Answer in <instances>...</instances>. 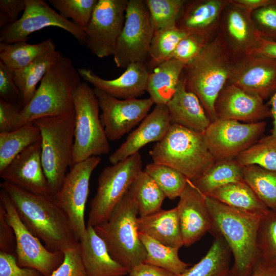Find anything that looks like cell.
<instances>
[{"label": "cell", "instance_id": "obj_1", "mask_svg": "<svg viewBox=\"0 0 276 276\" xmlns=\"http://www.w3.org/2000/svg\"><path fill=\"white\" fill-rule=\"evenodd\" d=\"M0 186L24 223L48 249L63 252L79 242L66 215L51 195L35 194L5 181Z\"/></svg>", "mask_w": 276, "mask_h": 276}, {"label": "cell", "instance_id": "obj_2", "mask_svg": "<svg viewBox=\"0 0 276 276\" xmlns=\"http://www.w3.org/2000/svg\"><path fill=\"white\" fill-rule=\"evenodd\" d=\"M205 201L212 220L210 231L224 239L233 255L229 273L250 276L259 260L258 232L266 213L243 211L209 197L205 196Z\"/></svg>", "mask_w": 276, "mask_h": 276}, {"label": "cell", "instance_id": "obj_3", "mask_svg": "<svg viewBox=\"0 0 276 276\" xmlns=\"http://www.w3.org/2000/svg\"><path fill=\"white\" fill-rule=\"evenodd\" d=\"M234 62L217 34L182 72L181 78L187 89L198 97L211 122L217 119L215 102L229 79Z\"/></svg>", "mask_w": 276, "mask_h": 276}, {"label": "cell", "instance_id": "obj_4", "mask_svg": "<svg viewBox=\"0 0 276 276\" xmlns=\"http://www.w3.org/2000/svg\"><path fill=\"white\" fill-rule=\"evenodd\" d=\"M81 83L71 59L62 55L47 72L30 102L21 109L23 124L74 111V93Z\"/></svg>", "mask_w": 276, "mask_h": 276}, {"label": "cell", "instance_id": "obj_5", "mask_svg": "<svg viewBox=\"0 0 276 276\" xmlns=\"http://www.w3.org/2000/svg\"><path fill=\"white\" fill-rule=\"evenodd\" d=\"M153 163L170 166L192 181L216 161L203 133L171 124L165 136L149 152Z\"/></svg>", "mask_w": 276, "mask_h": 276}, {"label": "cell", "instance_id": "obj_6", "mask_svg": "<svg viewBox=\"0 0 276 276\" xmlns=\"http://www.w3.org/2000/svg\"><path fill=\"white\" fill-rule=\"evenodd\" d=\"M138 206L130 190L125 194L109 218L94 227L109 254L129 270L145 262L147 253L139 237Z\"/></svg>", "mask_w": 276, "mask_h": 276}, {"label": "cell", "instance_id": "obj_7", "mask_svg": "<svg viewBox=\"0 0 276 276\" xmlns=\"http://www.w3.org/2000/svg\"><path fill=\"white\" fill-rule=\"evenodd\" d=\"M32 123L40 132L42 165L55 193L60 189L68 168L72 167L75 111L62 115L40 118Z\"/></svg>", "mask_w": 276, "mask_h": 276}, {"label": "cell", "instance_id": "obj_8", "mask_svg": "<svg viewBox=\"0 0 276 276\" xmlns=\"http://www.w3.org/2000/svg\"><path fill=\"white\" fill-rule=\"evenodd\" d=\"M73 98L75 128L72 166L91 157L107 154L110 150L94 88L86 82H82Z\"/></svg>", "mask_w": 276, "mask_h": 276}, {"label": "cell", "instance_id": "obj_9", "mask_svg": "<svg viewBox=\"0 0 276 276\" xmlns=\"http://www.w3.org/2000/svg\"><path fill=\"white\" fill-rule=\"evenodd\" d=\"M142 168V156L137 152L103 169L96 194L90 202L88 225L94 227L109 218Z\"/></svg>", "mask_w": 276, "mask_h": 276}, {"label": "cell", "instance_id": "obj_10", "mask_svg": "<svg viewBox=\"0 0 276 276\" xmlns=\"http://www.w3.org/2000/svg\"><path fill=\"white\" fill-rule=\"evenodd\" d=\"M154 33L145 1H128L124 24L113 55L116 65L126 68L133 63H145Z\"/></svg>", "mask_w": 276, "mask_h": 276}, {"label": "cell", "instance_id": "obj_11", "mask_svg": "<svg viewBox=\"0 0 276 276\" xmlns=\"http://www.w3.org/2000/svg\"><path fill=\"white\" fill-rule=\"evenodd\" d=\"M0 203L15 235L18 265L34 269L43 276H50L63 261L64 253L51 251L41 243L22 221L8 194L2 189Z\"/></svg>", "mask_w": 276, "mask_h": 276}, {"label": "cell", "instance_id": "obj_12", "mask_svg": "<svg viewBox=\"0 0 276 276\" xmlns=\"http://www.w3.org/2000/svg\"><path fill=\"white\" fill-rule=\"evenodd\" d=\"M101 161L100 156H93L73 165L67 173L60 189L51 195L66 215L78 241L86 229L84 213L89 195L90 178Z\"/></svg>", "mask_w": 276, "mask_h": 276}, {"label": "cell", "instance_id": "obj_13", "mask_svg": "<svg viewBox=\"0 0 276 276\" xmlns=\"http://www.w3.org/2000/svg\"><path fill=\"white\" fill-rule=\"evenodd\" d=\"M61 28L72 34L81 45H86L84 31L51 8L43 0H27L22 16L15 22L1 28L0 43L27 41L33 33L45 28Z\"/></svg>", "mask_w": 276, "mask_h": 276}, {"label": "cell", "instance_id": "obj_14", "mask_svg": "<svg viewBox=\"0 0 276 276\" xmlns=\"http://www.w3.org/2000/svg\"><path fill=\"white\" fill-rule=\"evenodd\" d=\"M267 124L217 119L211 122L203 135L207 146L216 160L235 158L259 140Z\"/></svg>", "mask_w": 276, "mask_h": 276}, {"label": "cell", "instance_id": "obj_15", "mask_svg": "<svg viewBox=\"0 0 276 276\" xmlns=\"http://www.w3.org/2000/svg\"><path fill=\"white\" fill-rule=\"evenodd\" d=\"M128 0H98L85 31L87 48L99 58L114 54Z\"/></svg>", "mask_w": 276, "mask_h": 276}, {"label": "cell", "instance_id": "obj_16", "mask_svg": "<svg viewBox=\"0 0 276 276\" xmlns=\"http://www.w3.org/2000/svg\"><path fill=\"white\" fill-rule=\"evenodd\" d=\"M102 111L100 119L109 141L128 133L148 115L154 104L150 98L119 99L94 88Z\"/></svg>", "mask_w": 276, "mask_h": 276}, {"label": "cell", "instance_id": "obj_17", "mask_svg": "<svg viewBox=\"0 0 276 276\" xmlns=\"http://www.w3.org/2000/svg\"><path fill=\"white\" fill-rule=\"evenodd\" d=\"M227 82L264 100L276 90V59L256 53L240 58Z\"/></svg>", "mask_w": 276, "mask_h": 276}, {"label": "cell", "instance_id": "obj_18", "mask_svg": "<svg viewBox=\"0 0 276 276\" xmlns=\"http://www.w3.org/2000/svg\"><path fill=\"white\" fill-rule=\"evenodd\" d=\"M251 13L230 0L222 13L218 34L235 61L254 53L260 45L262 36L253 23Z\"/></svg>", "mask_w": 276, "mask_h": 276}, {"label": "cell", "instance_id": "obj_19", "mask_svg": "<svg viewBox=\"0 0 276 276\" xmlns=\"http://www.w3.org/2000/svg\"><path fill=\"white\" fill-rule=\"evenodd\" d=\"M41 141L21 151L0 172V176L5 181L30 193L50 196L54 192L43 171Z\"/></svg>", "mask_w": 276, "mask_h": 276}, {"label": "cell", "instance_id": "obj_20", "mask_svg": "<svg viewBox=\"0 0 276 276\" xmlns=\"http://www.w3.org/2000/svg\"><path fill=\"white\" fill-rule=\"evenodd\" d=\"M214 109L217 119L245 123L262 121L271 117L264 100L228 82L218 96Z\"/></svg>", "mask_w": 276, "mask_h": 276}, {"label": "cell", "instance_id": "obj_21", "mask_svg": "<svg viewBox=\"0 0 276 276\" xmlns=\"http://www.w3.org/2000/svg\"><path fill=\"white\" fill-rule=\"evenodd\" d=\"M177 207L183 245L198 241L212 228V220L205 196L188 180L180 196Z\"/></svg>", "mask_w": 276, "mask_h": 276}, {"label": "cell", "instance_id": "obj_22", "mask_svg": "<svg viewBox=\"0 0 276 276\" xmlns=\"http://www.w3.org/2000/svg\"><path fill=\"white\" fill-rule=\"evenodd\" d=\"M171 124L167 105H155L153 110L129 134L126 141L109 156V162L112 165L117 164L139 152L148 144L160 141Z\"/></svg>", "mask_w": 276, "mask_h": 276}, {"label": "cell", "instance_id": "obj_23", "mask_svg": "<svg viewBox=\"0 0 276 276\" xmlns=\"http://www.w3.org/2000/svg\"><path fill=\"white\" fill-rule=\"evenodd\" d=\"M229 0L186 1L176 22L179 29L208 40L218 33L223 11Z\"/></svg>", "mask_w": 276, "mask_h": 276}, {"label": "cell", "instance_id": "obj_24", "mask_svg": "<svg viewBox=\"0 0 276 276\" xmlns=\"http://www.w3.org/2000/svg\"><path fill=\"white\" fill-rule=\"evenodd\" d=\"M78 71L81 77L94 88L119 99L137 98L143 95L149 74L145 63L140 62L129 65L119 77L110 80L102 78L89 68H79Z\"/></svg>", "mask_w": 276, "mask_h": 276}, {"label": "cell", "instance_id": "obj_25", "mask_svg": "<svg viewBox=\"0 0 276 276\" xmlns=\"http://www.w3.org/2000/svg\"><path fill=\"white\" fill-rule=\"evenodd\" d=\"M79 243L87 276H125L128 273L126 268L111 257L94 227L87 225Z\"/></svg>", "mask_w": 276, "mask_h": 276}, {"label": "cell", "instance_id": "obj_26", "mask_svg": "<svg viewBox=\"0 0 276 276\" xmlns=\"http://www.w3.org/2000/svg\"><path fill=\"white\" fill-rule=\"evenodd\" d=\"M166 105L172 124L203 133L211 123L199 99L187 89L181 78Z\"/></svg>", "mask_w": 276, "mask_h": 276}, {"label": "cell", "instance_id": "obj_27", "mask_svg": "<svg viewBox=\"0 0 276 276\" xmlns=\"http://www.w3.org/2000/svg\"><path fill=\"white\" fill-rule=\"evenodd\" d=\"M137 226L139 232L165 245L178 249L183 246L177 207L139 217Z\"/></svg>", "mask_w": 276, "mask_h": 276}, {"label": "cell", "instance_id": "obj_28", "mask_svg": "<svg viewBox=\"0 0 276 276\" xmlns=\"http://www.w3.org/2000/svg\"><path fill=\"white\" fill-rule=\"evenodd\" d=\"M185 65L180 61L171 59L149 73L146 91L154 104L166 105L168 103L176 91Z\"/></svg>", "mask_w": 276, "mask_h": 276}, {"label": "cell", "instance_id": "obj_29", "mask_svg": "<svg viewBox=\"0 0 276 276\" xmlns=\"http://www.w3.org/2000/svg\"><path fill=\"white\" fill-rule=\"evenodd\" d=\"M206 197L214 198L229 206L249 213L265 214L269 210L244 180L224 185Z\"/></svg>", "mask_w": 276, "mask_h": 276}, {"label": "cell", "instance_id": "obj_30", "mask_svg": "<svg viewBox=\"0 0 276 276\" xmlns=\"http://www.w3.org/2000/svg\"><path fill=\"white\" fill-rule=\"evenodd\" d=\"M62 55L59 51H50L28 65L13 72L14 81L20 91L24 107L33 97L37 84Z\"/></svg>", "mask_w": 276, "mask_h": 276}, {"label": "cell", "instance_id": "obj_31", "mask_svg": "<svg viewBox=\"0 0 276 276\" xmlns=\"http://www.w3.org/2000/svg\"><path fill=\"white\" fill-rule=\"evenodd\" d=\"M206 255L196 264L178 276H226L229 271L231 251L224 239L215 234Z\"/></svg>", "mask_w": 276, "mask_h": 276}, {"label": "cell", "instance_id": "obj_32", "mask_svg": "<svg viewBox=\"0 0 276 276\" xmlns=\"http://www.w3.org/2000/svg\"><path fill=\"white\" fill-rule=\"evenodd\" d=\"M243 180V167L236 158L216 160L199 177L191 181L197 189L208 196L216 189Z\"/></svg>", "mask_w": 276, "mask_h": 276}, {"label": "cell", "instance_id": "obj_33", "mask_svg": "<svg viewBox=\"0 0 276 276\" xmlns=\"http://www.w3.org/2000/svg\"><path fill=\"white\" fill-rule=\"evenodd\" d=\"M56 50L51 39L36 44L27 41L12 43H0V61L10 71L21 68L42 55Z\"/></svg>", "mask_w": 276, "mask_h": 276}, {"label": "cell", "instance_id": "obj_34", "mask_svg": "<svg viewBox=\"0 0 276 276\" xmlns=\"http://www.w3.org/2000/svg\"><path fill=\"white\" fill-rule=\"evenodd\" d=\"M41 141L40 130L33 123L11 132L0 133V172L24 149Z\"/></svg>", "mask_w": 276, "mask_h": 276}, {"label": "cell", "instance_id": "obj_35", "mask_svg": "<svg viewBox=\"0 0 276 276\" xmlns=\"http://www.w3.org/2000/svg\"><path fill=\"white\" fill-rule=\"evenodd\" d=\"M139 237L147 253L145 263L163 268L176 276L188 268L190 264L179 258L178 248L165 245L141 232Z\"/></svg>", "mask_w": 276, "mask_h": 276}, {"label": "cell", "instance_id": "obj_36", "mask_svg": "<svg viewBox=\"0 0 276 276\" xmlns=\"http://www.w3.org/2000/svg\"><path fill=\"white\" fill-rule=\"evenodd\" d=\"M137 206L139 217L152 214L161 209L166 197L153 179L142 171L129 188Z\"/></svg>", "mask_w": 276, "mask_h": 276}, {"label": "cell", "instance_id": "obj_37", "mask_svg": "<svg viewBox=\"0 0 276 276\" xmlns=\"http://www.w3.org/2000/svg\"><path fill=\"white\" fill-rule=\"evenodd\" d=\"M243 180L260 200L270 210L276 212V171L257 165L243 167Z\"/></svg>", "mask_w": 276, "mask_h": 276}, {"label": "cell", "instance_id": "obj_38", "mask_svg": "<svg viewBox=\"0 0 276 276\" xmlns=\"http://www.w3.org/2000/svg\"><path fill=\"white\" fill-rule=\"evenodd\" d=\"M235 158L242 167L257 165L276 171V136L261 137Z\"/></svg>", "mask_w": 276, "mask_h": 276}, {"label": "cell", "instance_id": "obj_39", "mask_svg": "<svg viewBox=\"0 0 276 276\" xmlns=\"http://www.w3.org/2000/svg\"><path fill=\"white\" fill-rule=\"evenodd\" d=\"M144 171L153 179L166 197L172 200L180 197L188 181L181 172L163 164L150 163Z\"/></svg>", "mask_w": 276, "mask_h": 276}, {"label": "cell", "instance_id": "obj_40", "mask_svg": "<svg viewBox=\"0 0 276 276\" xmlns=\"http://www.w3.org/2000/svg\"><path fill=\"white\" fill-rule=\"evenodd\" d=\"M258 264L276 269V212L270 210L263 217L258 236Z\"/></svg>", "mask_w": 276, "mask_h": 276}, {"label": "cell", "instance_id": "obj_41", "mask_svg": "<svg viewBox=\"0 0 276 276\" xmlns=\"http://www.w3.org/2000/svg\"><path fill=\"white\" fill-rule=\"evenodd\" d=\"M188 34L177 26L155 31L149 51L151 64L157 66L169 60L179 41Z\"/></svg>", "mask_w": 276, "mask_h": 276}, {"label": "cell", "instance_id": "obj_42", "mask_svg": "<svg viewBox=\"0 0 276 276\" xmlns=\"http://www.w3.org/2000/svg\"><path fill=\"white\" fill-rule=\"evenodd\" d=\"M98 0H49L50 4L64 18L85 32Z\"/></svg>", "mask_w": 276, "mask_h": 276}, {"label": "cell", "instance_id": "obj_43", "mask_svg": "<svg viewBox=\"0 0 276 276\" xmlns=\"http://www.w3.org/2000/svg\"><path fill=\"white\" fill-rule=\"evenodd\" d=\"M186 0H146L155 31L176 26Z\"/></svg>", "mask_w": 276, "mask_h": 276}, {"label": "cell", "instance_id": "obj_44", "mask_svg": "<svg viewBox=\"0 0 276 276\" xmlns=\"http://www.w3.org/2000/svg\"><path fill=\"white\" fill-rule=\"evenodd\" d=\"M253 23L260 35L276 41V0L252 12Z\"/></svg>", "mask_w": 276, "mask_h": 276}, {"label": "cell", "instance_id": "obj_45", "mask_svg": "<svg viewBox=\"0 0 276 276\" xmlns=\"http://www.w3.org/2000/svg\"><path fill=\"white\" fill-rule=\"evenodd\" d=\"M209 41L199 35L188 34L179 41L169 59L187 65L199 55Z\"/></svg>", "mask_w": 276, "mask_h": 276}, {"label": "cell", "instance_id": "obj_46", "mask_svg": "<svg viewBox=\"0 0 276 276\" xmlns=\"http://www.w3.org/2000/svg\"><path fill=\"white\" fill-rule=\"evenodd\" d=\"M63 253V261L50 276H87L82 260L79 242Z\"/></svg>", "mask_w": 276, "mask_h": 276}, {"label": "cell", "instance_id": "obj_47", "mask_svg": "<svg viewBox=\"0 0 276 276\" xmlns=\"http://www.w3.org/2000/svg\"><path fill=\"white\" fill-rule=\"evenodd\" d=\"M0 98L21 108L23 104L19 89L13 79V72L0 61Z\"/></svg>", "mask_w": 276, "mask_h": 276}, {"label": "cell", "instance_id": "obj_48", "mask_svg": "<svg viewBox=\"0 0 276 276\" xmlns=\"http://www.w3.org/2000/svg\"><path fill=\"white\" fill-rule=\"evenodd\" d=\"M21 109L0 98V133L11 132L24 125Z\"/></svg>", "mask_w": 276, "mask_h": 276}, {"label": "cell", "instance_id": "obj_49", "mask_svg": "<svg viewBox=\"0 0 276 276\" xmlns=\"http://www.w3.org/2000/svg\"><path fill=\"white\" fill-rule=\"evenodd\" d=\"M0 276H43L38 271L19 266L16 256L0 251Z\"/></svg>", "mask_w": 276, "mask_h": 276}, {"label": "cell", "instance_id": "obj_50", "mask_svg": "<svg viewBox=\"0 0 276 276\" xmlns=\"http://www.w3.org/2000/svg\"><path fill=\"white\" fill-rule=\"evenodd\" d=\"M27 0L0 1V27L16 21L19 14L24 12Z\"/></svg>", "mask_w": 276, "mask_h": 276}, {"label": "cell", "instance_id": "obj_51", "mask_svg": "<svg viewBox=\"0 0 276 276\" xmlns=\"http://www.w3.org/2000/svg\"><path fill=\"white\" fill-rule=\"evenodd\" d=\"M0 251L16 256V237L14 230L6 217L0 203Z\"/></svg>", "mask_w": 276, "mask_h": 276}, {"label": "cell", "instance_id": "obj_52", "mask_svg": "<svg viewBox=\"0 0 276 276\" xmlns=\"http://www.w3.org/2000/svg\"><path fill=\"white\" fill-rule=\"evenodd\" d=\"M128 274L129 276H176L167 270L145 262L131 268Z\"/></svg>", "mask_w": 276, "mask_h": 276}, {"label": "cell", "instance_id": "obj_53", "mask_svg": "<svg viewBox=\"0 0 276 276\" xmlns=\"http://www.w3.org/2000/svg\"><path fill=\"white\" fill-rule=\"evenodd\" d=\"M273 0H230L234 5L251 13L272 2Z\"/></svg>", "mask_w": 276, "mask_h": 276}, {"label": "cell", "instance_id": "obj_54", "mask_svg": "<svg viewBox=\"0 0 276 276\" xmlns=\"http://www.w3.org/2000/svg\"><path fill=\"white\" fill-rule=\"evenodd\" d=\"M254 53L276 59V41L262 37L260 45Z\"/></svg>", "mask_w": 276, "mask_h": 276}, {"label": "cell", "instance_id": "obj_55", "mask_svg": "<svg viewBox=\"0 0 276 276\" xmlns=\"http://www.w3.org/2000/svg\"><path fill=\"white\" fill-rule=\"evenodd\" d=\"M250 276H276V269L257 263Z\"/></svg>", "mask_w": 276, "mask_h": 276}, {"label": "cell", "instance_id": "obj_56", "mask_svg": "<svg viewBox=\"0 0 276 276\" xmlns=\"http://www.w3.org/2000/svg\"><path fill=\"white\" fill-rule=\"evenodd\" d=\"M271 117L273 119V127L271 134L276 136V90L271 96L269 101Z\"/></svg>", "mask_w": 276, "mask_h": 276}, {"label": "cell", "instance_id": "obj_57", "mask_svg": "<svg viewBox=\"0 0 276 276\" xmlns=\"http://www.w3.org/2000/svg\"><path fill=\"white\" fill-rule=\"evenodd\" d=\"M226 276H232V275L230 274L229 272H228V273L227 274Z\"/></svg>", "mask_w": 276, "mask_h": 276}]
</instances>
